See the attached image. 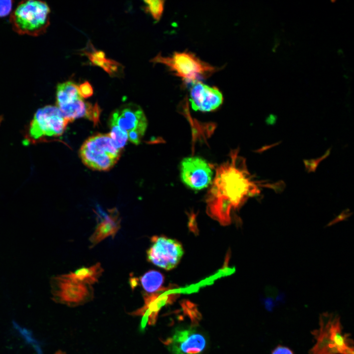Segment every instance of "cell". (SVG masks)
<instances>
[{"label":"cell","instance_id":"cell-15","mask_svg":"<svg viewBox=\"0 0 354 354\" xmlns=\"http://www.w3.org/2000/svg\"><path fill=\"white\" fill-rule=\"evenodd\" d=\"M82 98L78 86L71 81L59 83L56 88V104L58 108Z\"/></svg>","mask_w":354,"mask_h":354},{"label":"cell","instance_id":"cell-24","mask_svg":"<svg viewBox=\"0 0 354 354\" xmlns=\"http://www.w3.org/2000/svg\"><path fill=\"white\" fill-rule=\"evenodd\" d=\"M12 1L0 0V17L7 16L11 11Z\"/></svg>","mask_w":354,"mask_h":354},{"label":"cell","instance_id":"cell-23","mask_svg":"<svg viewBox=\"0 0 354 354\" xmlns=\"http://www.w3.org/2000/svg\"><path fill=\"white\" fill-rule=\"evenodd\" d=\"M80 94L83 98H87L92 95L93 90L90 84L87 81L78 86Z\"/></svg>","mask_w":354,"mask_h":354},{"label":"cell","instance_id":"cell-1","mask_svg":"<svg viewBox=\"0 0 354 354\" xmlns=\"http://www.w3.org/2000/svg\"><path fill=\"white\" fill-rule=\"evenodd\" d=\"M237 160L236 154L217 169L206 198L207 214L221 224L231 221V213L256 193L247 172Z\"/></svg>","mask_w":354,"mask_h":354},{"label":"cell","instance_id":"cell-22","mask_svg":"<svg viewBox=\"0 0 354 354\" xmlns=\"http://www.w3.org/2000/svg\"><path fill=\"white\" fill-rule=\"evenodd\" d=\"M145 132V130L138 128L131 130L127 133L128 140L137 145L140 143Z\"/></svg>","mask_w":354,"mask_h":354},{"label":"cell","instance_id":"cell-5","mask_svg":"<svg viewBox=\"0 0 354 354\" xmlns=\"http://www.w3.org/2000/svg\"><path fill=\"white\" fill-rule=\"evenodd\" d=\"M121 150L114 144L109 134H97L82 145L79 155L88 168L98 171H108L118 160Z\"/></svg>","mask_w":354,"mask_h":354},{"label":"cell","instance_id":"cell-4","mask_svg":"<svg viewBox=\"0 0 354 354\" xmlns=\"http://www.w3.org/2000/svg\"><path fill=\"white\" fill-rule=\"evenodd\" d=\"M150 61L164 64L174 75L188 85L201 82L217 71V68L201 60L194 54L186 51L175 52L169 57H163L159 54Z\"/></svg>","mask_w":354,"mask_h":354},{"label":"cell","instance_id":"cell-7","mask_svg":"<svg viewBox=\"0 0 354 354\" xmlns=\"http://www.w3.org/2000/svg\"><path fill=\"white\" fill-rule=\"evenodd\" d=\"M150 240L151 245L147 252L148 260L167 270L175 268L184 253L181 243L162 236H153Z\"/></svg>","mask_w":354,"mask_h":354},{"label":"cell","instance_id":"cell-18","mask_svg":"<svg viewBox=\"0 0 354 354\" xmlns=\"http://www.w3.org/2000/svg\"><path fill=\"white\" fill-rule=\"evenodd\" d=\"M90 52L88 50L84 51V54L88 57L91 63L99 66L106 71L111 62V59L105 58V54L102 51H97L93 48Z\"/></svg>","mask_w":354,"mask_h":354},{"label":"cell","instance_id":"cell-25","mask_svg":"<svg viewBox=\"0 0 354 354\" xmlns=\"http://www.w3.org/2000/svg\"><path fill=\"white\" fill-rule=\"evenodd\" d=\"M271 354H294L293 352L288 348L279 346L277 347L272 352Z\"/></svg>","mask_w":354,"mask_h":354},{"label":"cell","instance_id":"cell-3","mask_svg":"<svg viewBox=\"0 0 354 354\" xmlns=\"http://www.w3.org/2000/svg\"><path fill=\"white\" fill-rule=\"evenodd\" d=\"M320 320V328L313 333L317 343L310 354H354L353 342L343 334L337 316L325 313Z\"/></svg>","mask_w":354,"mask_h":354},{"label":"cell","instance_id":"cell-19","mask_svg":"<svg viewBox=\"0 0 354 354\" xmlns=\"http://www.w3.org/2000/svg\"><path fill=\"white\" fill-rule=\"evenodd\" d=\"M110 126L111 132L109 134L114 144L118 149L122 150L128 140L127 132L115 123H110Z\"/></svg>","mask_w":354,"mask_h":354},{"label":"cell","instance_id":"cell-16","mask_svg":"<svg viewBox=\"0 0 354 354\" xmlns=\"http://www.w3.org/2000/svg\"><path fill=\"white\" fill-rule=\"evenodd\" d=\"M103 271L100 263L89 267H83L66 274L68 277L78 282L91 285L98 281Z\"/></svg>","mask_w":354,"mask_h":354},{"label":"cell","instance_id":"cell-21","mask_svg":"<svg viewBox=\"0 0 354 354\" xmlns=\"http://www.w3.org/2000/svg\"><path fill=\"white\" fill-rule=\"evenodd\" d=\"M14 327L17 330V331L20 333L22 337L24 338L26 341L30 345H31L37 354H42V352L40 349V346L39 345L37 341L33 337L31 332L25 328H23L19 326L15 322H13Z\"/></svg>","mask_w":354,"mask_h":354},{"label":"cell","instance_id":"cell-6","mask_svg":"<svg viewBox=\"0 0 354 354\" xmlns=\"http://www.w3.org/2000/svg\"><path fill=\"white\" fill-rule=\"evenodd\" d=\"M69 122L57 106L47 105L39 109L30 122L29 135L33 140L61 135Z\"/></svg>","mask_w":354,"mask_h":354},{"label":"cell","instance_id":"cell-10","mask_svg":"<svg viewBox=\"0 0 354 354\" xmlns=\"http://www.w3.org/2000/svg\"><path fill=\"white\" fill-rule=\"evenodd\" d=\"M163 342L173 354H201L206 345L205 336L192 328H177Z\"/></svg>","mask_w":354,"mask_h":354},{"label":"cell","instance_id":"cell-17","mask_svg":"<svg viewBox=\"0 0 354 354\" xmlns=\"http://www.w3.org/2000/svg\"><path fill=\"white\" fill-rule=\"evenodd\" d=\"M142 287L148 294L159 291L164 281V276L160 272L151 270L146 272L140 279Z\"/></svg>","mask_w":354,"mask_h":354},{"label":"cell","instance_id":"cell-20","mask_svg":"<svg viewBox=\"0 0 354 354\" xmlns=\"http://www.w3.org/2000/svg\"><path fill=\"white\" fill-rule=\"evenodd\" d=\"M144 1L146 4V11L148 12L156 22L159 21L163 12L165 1L148 0Z\"/></svg>","mask_w":354,"mask_h":354},{"label":"cell","instance_id":"cell-2","mask_svg":"<svg viewBox=\"0 0 354 354\" xmlns=\"http://www.w3.org/2000/svg\"><path fill=\"white\" fill-rule=\"evenodd\" d=\"M50 11L45 1L24 0L12 12L9 21L14 30L19 34L38 36L46 31Z\"/></svg>","mask_w":354,"mask_h":354},{"label":"cell","instance_id":"cell-26","mask_svg":"<svg viewBox=\"0 0 354 354\" xmlns=\"http://www.w3.org/2000/svg\"><path fill=\"white\" fill-rule=\"evenodd\" d=\"M56 354H64L61 351H58L56 353Z\"/></svg>","mask_w":354,"mask_h":354},{"label":"cell","instance_id":"cell-12","mask_svg":"<svg viewBox=\"0 0 354 354\" xmlns=\"http://www.w3.org/2000/svg\"><path fill=\"white\" fill-rule=\"evenodd\" d=\"M173 288H162L152 294L144 295V305L132 313L134 315L142 316L148 324L155 323L158 312L161 307L167 303L173 302L178 295L173 291Z\"/></svg>","mask_w":354,"mask_h":354},{"label":"cell","instance_id":"cell-9","mask_svg":"<svg viewBox=\"0 0 354 354\" xmlns=\"http://www.w3.org/2000/svg\"><path fill=\"white\" fill-rule=\"evenodd\" d=\"M213 171L204 159L191 156L184 158L180 164V178L187 187L195 190L207 187L212 180Z\"/></svg>","mask_w":354,"mask_h":354},{"label":"cell","instance_id":"cell-13","mask_svg":"<svg viewBox=\"0 0 354 354\" xmlns=\"http://www.w3.org/2000/svg\"><path fill=\"white\" fill-rule=\"evenodd\" d=\"M110 123H113L127 133L135 129L146 130L148 121L142 109L134 103L124 104L112 114Z\"/></svg>","mask_w":354,"mask_h":354},{"label":"cell","instance_id":"cell-8","mask_svg":"<svg viewBox=\"0 0 354 354\" xmlns=\"http://www.w3.org/2000/svg\"><path fill=\"white\" fill-rule=\"evenodd\" d=\"M51 287L53 299L68 305L86 302L92 295L91 285L73 280L66 274L54 277Z\"/></svg>","mask_w":354,"mask_h":354},{"label":"cell","instance_id":"cell-14","mask_svg":"<svg viewBox=\"0 0 354 354\" xmlns=\"http://www.w3.org/2000/svg\"><path fill=\"white\" fill-rule=\"evenodd\" d=\"M96 208L97 224L89 238L91 247L110 236L114 237L120 227L121 219L117 208L109 209L107 211L99 206Z\"/></svg>","mask_w":354,"mask_h":354},{"label":"cell","instance_id":"cell-11","mask_svg":"<svg viewBox=\"0 0 354 354\" xmlns=\"http://www.w3.org/2000/svg\"><path fill=\"white\" fill-rule=\"evenodd\" d=\"M189 101L194 111L208 112L218 109L222 104L223 97L220 90L201 82L191 85Z\"/></svg>","mask_w":354,"mask_h":354}]
</instances>
